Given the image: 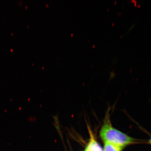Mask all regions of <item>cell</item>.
Listing matches in <instances>:
<instances>
[{"label":"cell","instance_id":"obj_3","mask_svg":"<svg viewBox=\"0 0 151 151\" xmlns=\"http://www.w3.org/2000/svg\"><path fill=\"white\" fill-rule=\"evenodd\" d=\"M148 143L149 144H150V145H151V137L150 139L149 140Z\"/></svg>","mask_w":151,"mask_h":151},{"label":"cell","instance_id":"obj_2","mask_svg":"<svg viewBox=\"0 0 151 151\" xmlns=\"http://www.w3.org/2000/svg\"><path fill=\"white\" fill-rule=\"evenodd\" d=\"M124 147L110 143H104L103 151H122Z\"/></svg>","mask_w":151,"mask_h":151},{"label":"cell","instance_id":"obj_1","mask_svg":"<svg viewBox=\"0 0 151 151\" xmlns=\"http://www.w3.org/2000/svg\"><path fill=\"white\" fill-rule=\"evenodd\" d=\"M100 136L104 143H112L124 148L138 142L137 140L113 127L108 111L105 115L103 125L100 129Z\"/></svg>","mask_w":151,"mask_h":151}]
</instances>
